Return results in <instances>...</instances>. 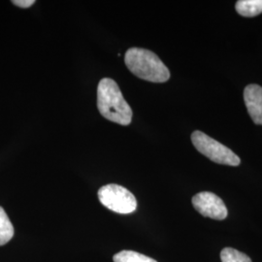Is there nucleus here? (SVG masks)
Wrapping results in <instances>:
<instances>
[{"mask_svg": "<svg viewBox=\"0 0 262 262\" xmlns=\"http://www.w3.org/2000/svg\"><path fill=\"white\" fill-rule=\"evenodd\" d=\"M97 108L105 119L121 125L132 121V110L118 84L110 78L100 80L97 86Z\"/></svg>", "mask_w": 262, "mask_h": 262, "instance_id": "f257e3e1", "label": "nucleus"}, {"mask_svg": "<svg viewBox=\"0 0 262 262\" xmlns=\"http://www.w3.org/2000/svg\"><path fill=\"white\" fill-rule=\"evenodd\" d=\"M125 66L132 74L151 83H165L170 79L168 68L155 53L131 48L124 56Z\"/></svg>", "mask_w": 262, "mask_h": 262, "instance_id": "f03ea898", "label": "nucleus"}, {"mask_svg": "<svg viewBox=\"0 0 262 262\" xmlns=\"http://www.w3.org/2000/svg\"><path fill=\"white\" fill-rule=\"evenodd\" d=\"M191 141L196 150L215 163L238 166L241 163L240 158L224 144L211 138L202 131H194L191 134Z\"/></svg>", "mask_w": 262, "mask_h": 262, "instance_id": "7ed1b4c3", "label": "nucleus"}, {"mask_svg": "<svg viewBox=\"0 0 262 262\" xmlns=\"http://www.w3.org/2000/svg\"><path fill=\"white\" fill-rule=\"evenodd\" d=\"M98 198L103 206L118 214H131L137 209V200L125 187L110 184L100 187Z\"/></svg>", "mask_w": 262, "mask_h": 262, "instance_id": "20e7f679", "label": "nucleus"}, {"mask_svg": "<svg viewBox=\"0 0 262 262\" xmlns=\"http://www.w3.org/2000/svg\"><path fill=\"white\" fill-rule=\"evenodd\" d=\"M192 205L200 215L216 221L227 216V209L224 201L213 192L203 191L192 197Z\"/></svg>", "mask_w": 262, "mask_h": 262, "instance_id": "39448f33", "label": "nucleus"}, {"mask_svg": "<svg viewBox=\"0 0 262 262\" xmlns=\"http://www.w3.org/2000/svg\"><path fill=\"white\" fill-rule=\"evenodd\" d=\"M244 100L253 122L262 125L261 86L254 84L247 85L244 91Z\"/></svg>", "mask_w": 262, "mask_h": 262, "instance_id": "423d86ee", "label": "nucleus"}, {"mask_svg": "<svg viewBox=\"0 0 262 262\" xmlns=\"http://www.w3.org/2000/svg\"><path fill=\"white\" fill-rule=\"evenodd\" d=\"M239 15L252 18L262 13V0H239L235 5Z\"/></svg>", "mask_w": 262, "mask_h": 262, "instance_id": "0eeeda50", "label": "nucleus"}, {"mask_svg": "<svg viewBox=\"0 0 262 262\" xmlns=\"http://www.w3.org/2000/svg\"><path fill=\"white\" fill-rule=\"evenodd\" d=\"M14 236V226L2 207H0V246L8 243Z\"/></svg>", "mask_w": 262, "mask_h": 262, "instance_id": "6e6552de", "label": "nucleus"}, {"mask_svg": "<svg viewBox=\"0 0 262 262\" xmlns=\"http://www.w3.org/2000/svg\"><path fill=\"white\" fill-rule=\"evenodd\" d=\"M114 262H158L149 256L133 251H122L113 257Z\"/></svg>", "mask_w": 262, "mask_h": 262, "instance_id": "1a4fd4ad", "label": "nucleus"}, {"mask_svg": "<svg viewBox=\"0 0 262 262\" xmlns=\"http://www.w3.org/2000/svg\"><path fill=\"white\" fill-rule=\"evenodd\" d=\"M222 262H252V259L245 253L232 248H225L221 253Z\"/></svg>", "mask_w": 262, "mask_h": 262, "instance_id": "9d476101", "label": "nucleus"}, {"mask_svg": "<svg viewBox=\"0 0 262 262\" xmlns=\"http://www.w3.org/2000/svg\"><path fill=\"white\" fill-rule=\"evenodd\" d=\"M12 3L16 6H19L20 8H28L32 6L35 1L34 0H13Z\"/></svg>", "mask_w": 262, "mask_h": 262, "instance_id": "9b49d317", "label": "nucleus"}]
</instances>
